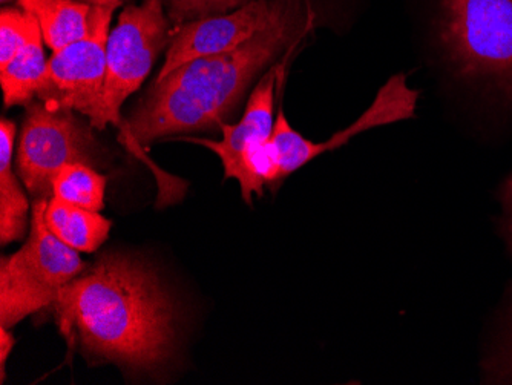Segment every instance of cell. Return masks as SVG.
I'll list each match as a JSON object with an SVG mask.
<instances>
[{
    "mask_svg": "<svg viewBox=\"0 0 512 385\" xmlns=\"http://www.w3.org/2000/svg\"><path fill=\"white\" fill-rule=\"evenodd\" d=\"M272 143L275 146L279 162V180L289 177L293 172L319 157L318 143L310 142L290 126L283 108L279 106L278 117L273 125Z\"/></svg>",
    "mask_w": 512,
    "mask_h": 385,
    "instance_id": "cell-16",
    "label": "cell"
},
{
    "mask_svg": "<svg viewBox=\"0 0 512 385\" xmlns=\"http://www.w3.org/2000/svg\"><path fill=\"white\" fill-rule=\"evenodd\" d=\"M16 125L11 120L0 123V241L2 244L22 240L27 234L28 206L13 171Z\"/></svg>",
    "mask_w": 512,
    "mask_h": 385,
    "instance_id": "cell-12",
    "label": "cell"
},
{
    "mask_svg": "<svg viewBox=\"0 0 512 385\" xmlns=\"http://www.w3.org/2000/svg\"><path fill=\"white\" fill-rule=\"evenodd\" d=\"M19 7L36 17L46 45L60 51L86 37L94 5L76 0H19Z\"/></svg>",
    "mask_w": 512,
    "mask_h": 385,
    "instance_id": "cell-13",
    "label": "cell"
},
{
    "mask_svg": "<svg viewBox=\"0 0 512 385\" xmlns=\"http://www.w3.org/2000/svg\"><path fill=\"white\" fill-rule=\"evenodd\" d=\"M168 40L163 0H145V4L129 5L122 11L117 27L109 34L105 86L99 111L89 120L92 128L114 125L120 129V140L125 139L120 109L145 82Z\"/></svg>",
    "mask_w": 512,
    "mask_h": 385,
    "instance_id": "cell-5",
    "label": "cell"
},
{
    "mask_svg": "<svg viewBox=\"0 0 512 385\" xmlns=\"http://www.w3.org/2000/svg\"><path fill=\"white\" fill-rule=\"evenodd\" d=\"M40 30L33 14L16 8H4L0 14V68L17 56L33 34Z\"/></svg>",
    "mask_w": 512,
    "mask_h": 385,
    "instance_id": "cell-17",
    "label": "cell"
},
{
    "mask_svg": "<svg viewBox=\"0 0 512 385\" xmlns=\"http://www.w3.org/2000/svg\"><path fill=\"white\" fill-rule=\"evenodd\" d=\"M283 0H253L218 16L181 25L172 37L166 60L157 79H165L184 63L235 50L272 22Z\"/></svg>",
    "mask_w": 512,
    "mask_h": 385,
    "instance_id": "cell-9",
    "label": "cell"
},
{
    "mask_svg": "<svg viewBox=\"0 0 512 385\" xmlns=\"http://www.w3.org/2000/svg\"><path fill=\"white\" fill-rule=\"evenodd\" d=\"M122 2H123V0H122Z\"/></svg>",
    "mask_w": 512,
    "mask_h": 385,
    "instance_id": "cell-24",
    "label": "cell"
},
{
    "mask_svg": "<svg viewBox=\"0 0 512 385\" xmlns=\"http://www.w3.org/2000/svg\"><path fill=\"white\" fill-rule=\"evenodd\" d=\"M45 221L62 243L86 254L96 252L108 240L112 228V221L100 212L71 205L56 197L48 201Z\"/></svg>",
    "mask_w": 512,
    "mask_h": 385,
    "instance_id": "cell-11",
    "label": "cell"
},
{
    "mask_svg": "<svg viewBox=\"0 0 512 385\" xmlns=\"http://www.w3.org/2000/svg\"><path fill=\"white\" fill-rule=\"evenodd\" d=\"M168 5L169 17L175 24H188L192 20L218 16L238 10L253 0H163Z\"/></svg>",
    "mask_w": 512,
    "mask_h": 385,
    "instance_id": "cell-18",
    "label": "cell"
},
{
    "mask_svg": "<svg viewBox=\"0 0 512 385\" xmlns=\"http://www.w3.org/2000/svg\"><path fill=\"white\" fill-rule=\"evenodd\" d=\"M114 7L94 5L86 37L54 51L37 99L54 109H71L89 120L96 116L108 68L109 24Z\"/></svg>",
    "mask_w": 512,
    "mask_h": 385,
    "instance_id": "cell-7",
    "label": "cell"
},
{
    "mask_svg": "<svg viewBox=\"0 0 512 385\" xmlns=\"http://www.w3.org/2000/svg\"><path fill=\"white\" fill-rule=\"evenodd\" d=\"M108 178L85 163H71L57 172L53 183V197L100 212L105 208Z\"/></svg>",
    "mask_w": 512,
    "mask_h": 385,
    "instance_id": "cell-15",
    "label": "cell"
},
{
    "mask_svg": "<svg viewBox=\"0 0 512 385\" xmlns=\"http://www.w3.org/2000/svg\"><path fill=\"white\" fill-rule=\"evenodd\" d=\"M283 70L278 65L270 70L250 94L243 117L237 125L223 123L220 126L223 139L220 142L197 137H183L184 142L197 143L218 155L223 162L224 178H235L240 183L241 195L247 205L253 195H263V183L256 175V157L269 145L273 132V103L275 82Z\"/></svg>",
    "mask_w": 512,
    "mask_h": 385,
    "instance_id": "cell-8",
    "label": "cell"
},
{
    "mask_svg": "<svg viewBox=\"0 0 512 385\" xmlns=\"http://www.w3.org/2000/svg\"><path fill=\"white\" fill-rule=\"evenodd\" d=\"M440 40L462 76L512 99V0H442Z\"/></svg>",
    "mask_w": 512,
    "mask_h": 385,
    "instance_id": "cell-4",
    "label": "cell"
},
{
    "mask_svg": "<svg viewBox=\"0 0 512 385\" xmlns=\"http://www.w3.org/2000/svg\"><path fill=\"white\" fill-rule=\"evenodd\" d=\"M14 339L13 333L8 332L7 327L0 326V373H2V382L5 381V364L7 359L10 358L11 352H13Z\"/></svg>",
    "mask_w": 512,
    "mask_h": 385,
    "instance_id": "cell-21",
    "label": "cell"
},
{
    "mask_svg": "<svg viewBox=\"0 0 512 385\" xmlns=\"http://www.w3.org/2000/svg\"><path fill=\"white\" fill-rule=\"evenodd\" d=\"M69 343L96 361L152 370L174 349L175 313L154 272L123 255L103 257L63 287L54 301Z\"/></svg>",
    "mask_w": 512,
    "mask_h": 385,
    "instance_id": "cell-1",
    "label": "cell"
},
{
    "mask_svg": "<svg viewBox=\"0 0 512 385\" xmlns=\"http://www.w3.org/2000/svg\"><path fill=\"white\" fill-rule=\"evenodd\" d=\"M36 200L25 246L0 263V326H16L31 313L51 306L63 287L85 272L79 252L48 229L46 206Z\"/></svg>",
    "mask_w": 512,
    "mask_h": 385,
    "instance_id": "cell-3",
    "label": "cell"
},
{
    "mask_svg": "<svg viewBox=\"0 0 512 385\" xmlns=\"http://www.w3.org/2000/svg\"><path fill=\"white\" fill-rule=\"evenodd\" d=\"M304 19L299 0H283L267 27L227 53L184 63L165 79L154 80L145 99L125 120L123 145L157 166L143 154L142 145L166 135L201 131L223 125L234 114L252 80L298 37Z\"/></svg>",
    "mask_w": 512,
    "mask_h": 385,
    "instance_id": "cell-2",
    "label": "cell"
},
{
    "mask_svg": "<svg viewBox=\"0 0 512 385\" xmlns=\"http://www.w3.org/2000/svg\"><path fill=\"white\" fill-rule=\"evenodd\" d=\"M43 42L42 30H37L17 56L0 68V83L7 108L30 105L42 88L48 71Z\"/></svg>",
    "mask_w": 512,
    "mask_h": 385,
    "instance_id": "cell-14",
    "label": "cell"
},
{
    "mask_svg": "<svg viewBox=\"0 0 512 385\" xmlns=\"http://www.w3.org/2000/svg\"><path fill=\"white\" fill-rule=\"evenodd\" d=\"M494 362H496V366L491 367L494 379L502 382L512 381V329L508 335V341Z\"/></svg>",
    "mask_w": 512,
    "mask_h": 385,
    "instance_id": "cell-19",
    "label": "cell"
},
{
    "mask_svg": "<svg viewBox=\"0 0 512 385\" xmlns=\"http://www.w3.org/2000/svg\"><path fill=\"white\" fill-rule=\"evenodd\" d=\"M83 4L97 5V7H114L119 8L123 4L122 0H76Z\"/></svg>",
    "mask_w": 512,
    "mask_h": 385,
    "instance_id": "cell-22",
    "label": "cell"
},
{
    "mask_svg": "<svg viewBox=\"0 0 512 385\" xmlns=\"http://www.w3.org/2000/svg\"><path fill=\"white\" fill-rule=\"evenodd\" d=\"M2 2H4V4H7V2H11V0H2Z\"/></svg>",
    "mask_w": 512,
    "mask_h": 385,
    "instance_id": "cell-23",
    "label": "cell"
},
{
    "mask_svg": "<svg viewBox=\"0 0 512 385\" xmlns=\"http://www.w3.org/2000/svg\"><path fill=\"white\" fill-rule=\"evenodd\" d=\"M97 154L99 145L91 123L82 122L74 111L50 108L45 103L28 108L17 151V171L37 200L53 197L54 178L63 166H92Z\"/></svg>",
    "mask_w": 512,
    "mask_h": 385,
    "instance_id": "cell-6",
    "label": "cell"
},
{
    "mask_svg": "<svg viewBox=\"0 0 512 385\" xmlns=\"http://www.w3.org/2000/svg\"><path fill=\"white\" fill-rule=\"evenodd\" d=\"M417 99L419 93L408 86L407 76L396 74L379 89L375 102L371 103L370 108L365 109L364 114L356 122L336 132L330 137L329 142L318 143L319 152L324 154L335 151L361 132L411 119L416 114Z\"/></svg>",
    "mask_w": 512,
    "mask_h": 385,
    "instance_id": "cell-10",
    "label": "cell"
},
{
    "mask_svg": "<svg viewBox=\"0 0 512 385\" xmlns=\"http://www.w3.org/2000/svg\"><path fill=\"white\" fill-rule=\"evenodd\" d=\"M503 206H505V218H503L502 232L512 251V175L503 185Z\"/></svg>",
    "mask_w": 512,
    "mask_h": 385,
    "instance_id": "cell-20",
    "label": "cell"
}]
</instances>
